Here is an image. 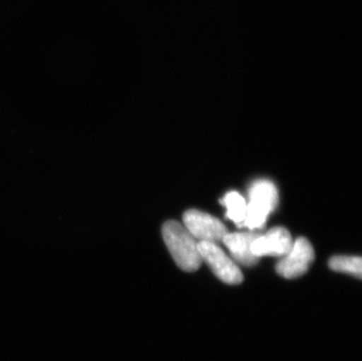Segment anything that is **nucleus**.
<instances>
[{"instance_id": "obj_1", "label": "nucleus", "mask_w": 362, "mask_h": 361, "mask_svg": "<svg viewBox=\"0 0 362 361\" xmlns=\"http://www.w3.org/2000/svg\"><path fill=\"white\" fill-rule=\"evenodd\" d=\"M162 236L169 253L175 262L187 273L199 269L202 257L199 251V242L188 231V229L176 221H168L162 228Z\"/></svg>"}, {"instance_id": "obj_4", "label": "nucleus", "mask_w": 362, "mask_h": 361, "mask_svg": "<svg viewBox=\"0 0 362 361\" xmlns=\"http://www.w3.org/2000/svg\"><path fill=\"white\" fill-rule=\"evenodd\" d=\"M183 221L185 228L199 242H222L223 239L229 234L226 225L218 218L195 209L185 212Z\"/></svg>"}, {"instance_id": "obj_2", "label": "nucleus", "mask_w": 362, "mask_h": 361, "mask_svg": "<svg viewBox=\"0 0 362 361\" xmlns=\"http://www.w3.org/2000/svg\"><path fill=\"white\" fill-rule=\"evenodd\" d=\"M250 203L246 205L244 227L262 229L267 223V216L278 205V190L271 180H258L249 189Z\"/></svg>"}, {"instance_id": "obj_8", "label": "nucleus", "mask_w": 362, "mask_h": 361, "mask_svg": "<svg viewBox=\"0 0 362 361\" xmlns=\"http://www.w3.org/2000/svg\"><path fill=\"white\" fill-rule=\"evenodd\" d=\"M221 203L226 207V217L233 219L238 228H243L247 205L244 197L236 191H230L221 200Z\"/></svg>"}, {"instance_id": "obj_7", "label": "nucleus", "mask_w": 362, "mask_h": 361, "mask_svg": "<svg viewBox=\"0 0 362 361\" xmlns=\"http://www.w3.org/2000/svg\"><path fill=\"white\" fill-rule=\"evenodd\" d=\"M259 235L252 232H235L228 234L222 242L228 246V249L233 253V258L236 259L237 262L242 263L243 265L252 266L258 262V258L251 253V243Z\"/></svg>"}, {"instance_id": "obj_3", "label": "nucleus", "mask_w": 362, "mask_h": 361, "mask_svg": "<svg viewBox=\"0 0 362 361\" xmlns=\"http://www.w3.org/2000/svg\"><path fill=\"white\" fill-rule=\"evenodd\" d=\"M199 251L202 260L222 282L231 285L242 283L244 278L240 268L216 243L199 242Z\"/></svg>"}, {"instance_id": "obj_5", "label": "nucleus", "mask_w": 362, "mask_h": 361, "mask_svg": "<svg viewBox=\"0 0 362 361\" xmlns=\"http://www.w3.org/2000/svg\"><path fill=\"white\" fill-rule=\"evenodd\" d=\"M315 260V250L311 243L304 237L298 239L292 244V249L284 256L281 262L276 266L278 275L287 280L300 277L308 271L312 262Z\"/></svg>"}, {"instance_id": "obj_6", "label": "nucleus", "mask_w": 362, "mask_h": 361, "mask_svg": "<svg viewBox=\"0 0 362 361\" xmlns=\"http://www.w3.org/2000/svg\"><path fill=\"white\" fill-rule=\"evenodd\" d=\"M292 237L287 229L277 227L271 229L267 235H259L251 243V253L257 258L264 256L284 257L292 249Z\"/></svg>"}, {"instance_id": "obj_9", "label": "nucleus", "mask_w": 362, "mask_h": 361, "mask_svg": "<svg viewBox=\"0 0 362 361\" xmlns=\"http://www.w3.org/2000/svg\"><path fill=\"white\" fill-rule=\"evenodd\" d=\"M328 265L333 271L346 273L352 276L361 278L362 260L360 257H344V256H335L332 257L328 262Z\"/></svg>"}]
</instances>
